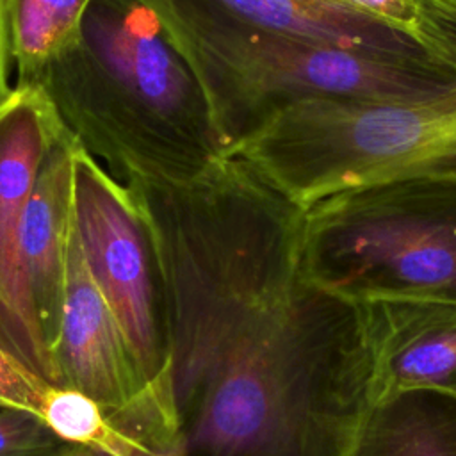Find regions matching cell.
Instances as JSON below:
<instances>
[{
	"mask_svg": "<svg viewBox=\"0 0 456 456\" xmlns=\"http://www.w3.org/2000/svg\"><path fill=\"white\" fill-rule=\"evenodd\" d=\"M125 185L164 267L180 426L228 351L301 281L305 208L232 155L187 182Z\"/></svg>",
	"mask_w": 456,
	"mask_h": 456,
	"instance_id": "6da1fadb",
	"label": "cell"
},
{
	"mask_svg": "<svg viewBox=\"0 0 456 456\" xmlns=\"http://www.w3.org/2000/svg\"><path fill=\"white\" fill-rule=\"evenodd\" d=\"M370 403L362 305L301 278L217 365L176 456H347Z\"/></svg>",
	"mask_w": 456,
	"mask_h": 456,
	"instance_id": "7a4b0ae2",
	"label": "cell"
},
{
	"mask_svg": "<svg viewBox=\"0 0 456 456\" xmlns=\"http://www.w3.org/2000/svg\"><path fill=\"white\" fill-rule=\"evenodd\" d=\"M34 86L119 182H187L226 157L200 78L141 0H93Z\"/></svg>",
	"mask_w": 456,
	"mask_h": 456,
	"instance_id": "3957f363",
	"label": "cell"
},
{
	"mask_svg": "<svg viewBox=\"0 0 456 456\" xmlns=\"http://www.w3.org/2000/svg\"><path fill=\"white\" fill-rule=\"evenodd\" d=\"M200 78L226 155L305 100L424 102L456 93V62L394 59L251 25L214 0H141Z\"/></svg>",
	"mask_w": 456,
	"mask_h": 456,
	"instance_id": "277c9868",
	"label": "cell"
},
{
	"mask_svg": "<svg viewBox=\"0 0 456 456\" xmlns=\"http://www.w3.org/2000/svg\"><path fill=\"white\" fill-rule=\"evenodd\" d=\"M299 274L342 299L456 303V180L335 192L305 210Z\"/></svg>",
	"mask_w": 456,
	"mask_h": 456,
	"instance_id": "5b68a950",
	"label": "cell"
},
{
	"mask_svg": "<svg viewBox=\"0 0 456 456\" xmlns=\"http://www.w3.org/2000/svg\"><path fill=\"white\" fill-rule=\"evenodd\" d=\"M230 155L305 210L353 187L417 176L456 180V93L424 102H297Z\"/></svg>",
	"mask_w": 456,
	"mask_h": 456,
	"instance_id": "8992f818",
	"label": "cell"
},
{
	"mask_svg": "<svg viewBox=\"0 0 456 456\" xmlns=\"http://www.w3.org/2000/svg\"><path fill=\"white\" fill-rule=\"evenodd\" d=\"M73 224L86 267L153 397L178 420L167 287L153 230L132 191L80 146L73 157Z\"/></svg>",
	"mask_w": 456,
	"mask_h": 456,
	"instance_id": "52a82bcc",
	"label": "cell"
},
{
	"mask_svg": "<svg viewBox=\"0 0 456 456\" xmlns=\"http://www.w3.org/2000/svg\"><path fill=\"white\" fill-rule=\"evenodd\" d=\"M62 128L37 86H14L0 107V346L43 387H61V378L28 299L21 224L39 167Z\"/></svg>",
	"mask_w": 456,
	"mask_h": 456,
	"instance_id": "ba28073f",
	"label": "cell"
},
{
	"mask_svg": "<svg viewBox=\"0 0 456 456\" xmlns=\"http://www.w3.org/2000/svg\"><path fill=\"white\" fill-rule=\"evenodd\" d=\"M362 308L372 362V401L401 390L456 397V303L370 301Z\"/></svg>",
	"mask_w": 456,
	"mask_h": 456,
	"instance_id": "9c48e42d",
	"label": "cell"
},
{
	"mask_svg": "<svg viewBox=\"0 0 456 456\" xmlns=\"http://www.w3.org/2000/svg\"><path fill=\"white\" fill-rule=\"evenodd\" d=\"M77 148L78 142L64 126L39 167L21 224L23 278L39 331L55 360L73 232Z\"/></svg>",
	"mask_w": 456,
	"mask_h": 456,
	"instance_id": "30bf717a",
	"label": "cell"
},
{
	"mask_svg": "<svg viewBox=\"0 0 456 456\" xmlns=\"http://www.w3.org/2000/svg\"><path fill=\"white\" fill-rule=\"evenodd\" d=\"M260 28L394 59H442L415 36L346 0H214ZM445 61V59H442Z\"/></svg>",
	"mask_w": 456,
	"mask_h": 456,
	"instance_id": "8fae6325",
	"label": "cell"
},
{
	"mask_svg": "<svg viewBox=\"0 0 456 456\" xmlns=\"http://www.w3.org/2000/svg\"><path fill=\"white\" fill-rule=\"evenodd\" d=\"M347 456H456V397L401 390L374 399Z\"/></svg>",
	"mask_w": 456,
	"mask_h": 456,
	"instance_id": "7c38bea8",
	"label": "cell"
},
{
	"mask_svg": "<svg viewBox=\"0 0 456 456\" xmlns=\"http://www.w3.org/2000/svg\"><path fill=\"white\" fill-rule=\"evenodd\" d=\"M93 0H5L9 52L16 86H34L46 66L75 36Z\"/></svg>",
	"mask_w": 456,
	"mask_h": 456,
	"instance_id": "4fadbf2b",
	"label": "cell"
},
{
	"mask_svg": "<svg viewBox=\"0 0 456 456\" xmlns=\"http://www.w3.org/2000/svg\"><path fill=\"white\" fill-rule=\"evenodd\" d=\"M39 413L69 444L107 451L116 456H137L110 426L105 411L78 390L50 387Z\"/></svg>",
	"mask_w": 456,
	"mask_h": 456,
	"instance_id": "5bb4252c",
	"label": "cell"
},
{
	"mask_svg": "<svg viewBox=\"0 0 456 456\" xmlns=\"http://www.w3.org/2000/svg\"><path fill=\"white\" fill-rule=\"evenodd\" d=\"M75 447L37 410L0 406V456H66Z\"/></svg>",
	"mask_w": 456,
	"mask_h": 456,
	"instance_id": "9a60e30c",
	"label": "cell"
},
{
	"mask_svg": "<svg viewBox=\"0 0 456 456\" xmlns=\"http://www.w3.org/2000/svg\"><path fill=\"white\" fill-rule=\"evenodd\" d=\"M48 388L34 381L0 346V406H25L39 411Z\"/></svg>",
	"mask_w": 456,
	"mask_h": 456,
	"instance_id": "2e32d148",
	"label": "cell"
},
{
	"mask_svg": "<svg viewBox=\"0 0 456 456\" xmlns=\"http://www.w3.org/2000/svg\"><path fill=\"white\" fill-rule=\"evenodd\" d=\"M9 59H11V52H9L5 0H0V107L11 93V87L7 86V62H9Z\"/></svg>",
	"mask_w": 456,
	"mask_h": 456,
	"instance_id": "e0dca14e",
	"label": "cell"
},
{
	"mask_svg": "<svg viewBox=\"0 0 456 456\" xmlns=\"http://www.w3.org/2000/svg\"><path fill=\"white\" fill-rule=\"evenodd\" d=\"M66 456H116L112 452L107 451H100V449H93V447H84V445H77L69 454Z\"/></svg>",
	"mask_w": 456,
	"mask_h": 456,
	"instance_id": "ac0fdd59",
	"label": "cell"
}]
</instances>
